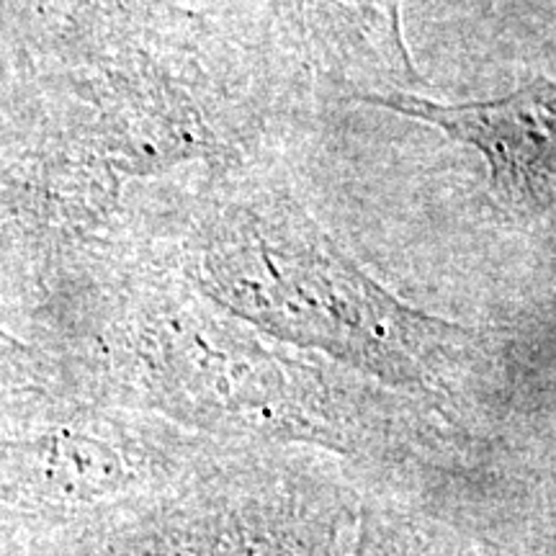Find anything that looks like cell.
<instances>
[{
    "instance_id": "cell-1",
    "label": "cell",
    "mask_w": 556,
    "mask_h": 556,
    "mask_svg": "<svg viewBox=\"0 0 556 556\" xmlns=\"http://www.w3.org/2000/svg\"><path fill=\"white\" fill-rule=\"evenodd\" d=\"M197 283L238 323L389 384H422L469 340V330L389 294L307 208L268 189L227 201L204 222Z\"/></svg>"
},
{
    "instance_id": "cell-2",
    "label": "cell",
    "mask_w": 556,
    "mask_h": 556,
    "mask_svg": "<svg viewBox=\"0 0 556 556\" xmlns=\"http://www.w3.org/2000/svg\"><path fill=\"white\" fill-rule=\"evenodd\" d=\"M137 356L176 415L263 435H323L309 384L222 309L165 304L144 315Z\"/></svg>"
},
{
    "instance_id": "cell-3",
    "label": "cell",
    "mask_w": 556,
    "mask_h": 556,
    "mask_svg": "<svg viewBox=\"0 0 556 556\" xmlns=\"http://www.w3.org/2000/svg\"><path fill=\"white\" fill-rule=\"evenodd\" d=\"M358 101L426 122L469 144L490 168V197L513 219H541L556 199V88L526 83L492 101L435 103L409 90L353 93Z\"/></svg>"
},
{
    "instance_id": "cell-4",
    "label": "cell",
    "mask_w": 556,
    "mask_h": 556,
    "mask_svg": "<svg viewBox=\"0 0 556 556\" xmlns=\"http://www.w3.org/2000/svg\"><path fill=\"white\" fill-rule=\"evenodd\" d=\"M75 176L93 178V204L116 197L127 178L152 176L212 150V131L189 96L165 75H119L83 129Z\"/></svg>"
},
{
    "instance_id": "cell-5",
    "label": "cell",
    "mask_w": 556,
    "mask_h": 556,
    "mask_svg": "<svg viewBox=\"0 0 556 556\" xmlns=\"http://www.w3.org/2000/svg\"><path fill=\"white\" fill-rule=\"evenodd\" d=\"M131 482V464L99 435L50 430L0 443V507L73 510L111 500Z\"/></svg>"
},
{
    "instance_id": "cell-6",
    "label": "cell",
    "mask_w": 556,
    "mask_h": 556,
    "mask_svg": "<svg viewBox=\"0 0 556 556\" xmlns=\"http://www.w3.org/2000/svg\"><path fill=\"white\" fill-rule=\"evenodd\" d=\"M276 5L323 65L368 83L361 93L407 90L417 83L402 34V0H276Z\"/></svg>"
},
{
    "instance_id": "cell-7",
    "label": "cell",
    "mask_w": 556,
    "mask_h": 556,
    "mask_svg": "<svg viewBox=\"0 0 556 556\" xmlns=\"http://www.w3.org/2000/svg\"><path fill=\"white\" fill-rule=\"evenodd\" d=\"M319 520L276 505H238L170 520L137 556H325Z\"/></svg>"
},
{
    "instance_id": "cell-8",
    "label": "cell",
    "mask_w": 556,
    "mask_h": 556,
    "mask_svg": "<svg viewBox=\"0 0 556 556\" xmlns=\"http://www.w3.org/2000/svg\"><path fill=\"white\" fill-rule=\"evenodd\" d=\"M47 9L70 21H135L157 11L163 0H45Z\"/></svg>"
},
{
    "instance_id": "cell-9",
    "label": "cell",
    "mask_w": 556,
    "mask_h": 556,
    "mask_svg": "<svg viewBox=\"0 0 556 556\" xmlns=\"http://www.w3.org/2000/svg\"><path fill=\"white\" fill-rule=\"evenodd\" d=\"M29 351L18 340H13L9 332L0 330V389L29 377Z\"/></svg>"
}]
</instances>
